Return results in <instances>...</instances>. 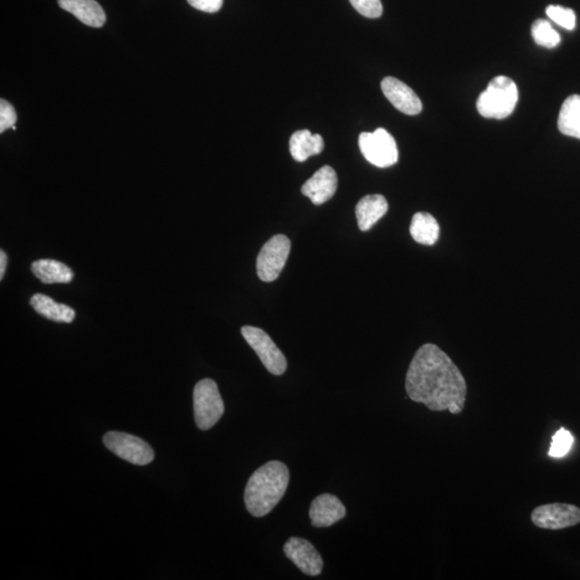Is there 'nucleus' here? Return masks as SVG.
I'll return each mask as SVG.
<instances>
[{
	"mask_svg": "<svg viewBox=\"0 0 580 580\" xmlns=\"http://www.w3.org/2000/svg\"><path fill=\"white\" fill-rule=\"evenodd\" d=\"M405 390L412 401L433 412L458 415L466 401L465 378L450 357L433 343L416 352L405 378Z\"/></svg>",
	"mask_w": 580,
	"mask_h": 580,
	"instance_id": "1",
	"label": "nucleus"
},
{
	"mask_svg": "<svg viewBox=\"0 0 580 580\" xmlns=\"http://www.w3.org/2000/svg\"><path fill=\"white\" fill-rule=\"evenodd\" d=\"M290 479V470L283 462H266L251 474L246 485V510L254 517L268 515L283 499Z\"/></svg>",
	"mask_w": 580,
	"mask_h": 580,
	"instance_id": "2",
	"label": "nucleus"
},
{
	"mask_svg": "<svg viewBox=\"0 0 580 580\" xmlns=\"http://www.w3.org/2000/svg\"><path fill=\"white\" fill-rule=\"evenodd\" d=\"M518 101V89L514 81L499 75L489 82L477 99L476 107L486 119L503 120L514 112Z\"/></svg>",
	"mask_w": 580,
	"mask_h": 580,
	"instance_id": "3",
	"label": "nucleus"
},
{
	"mask_svg": "<svg viewBox=\"0 0 580 580\" xmlns=\"http://www.w3.org/2000/svg\"><path fill=\"white\" fill-rule=\"evenodd\" d=\"M225 405L220 397L218 384L211 378H204L194 389V413L197 427L209 430L222 418Z\"/></svg>",
	"mask_w": 580,
	"mask_h": 580,
	"instance_id": "4",
	"label": "nucleus"
},
{
	"mask_svg": "<svg viewBox=\"0 0 580 580\" xmlns=\"http://www.w3.org/2000/svg\"><path fill=\"white\" fill-rule=\"evenodd\" d=\"M359 147L364 158L378 168H387L397 163L399 152L396 141L384 128L359 136Z\"/></svg>",
	"mask_w": 580,
	"mask_h": 580,
	"instance_id": "5",
	"label": "nucleus"
},
{
	"mask_svg": "<svg viewBox=\"0 0 580 580\" xmlns=\"http://www.w3.org/2000/svg\"><path fill=\"white\" fill-rule=\"evenodd\" d=\"M241 333L271 374L279 377L285 373L287 361L284 354L272 341L268 333L253 326L242 327Z\"/></svg>",
	"mask_w": 580,
	"mask_h": 580,
	"instance_id": "6",
	"label": "nucleus"
},
{
	"mask_svg": "<svg viewBox=\"0 0 580 580\" xmlns=\"http://www.w3.org/2000/svg\"><path fill=\"white\" fill-rule=\"evenodd\" d=\"M290 240L284 234H276L269 239L258 258V274L261 281L274 282L284 269L290 253Z\"/></svg>",
	"mask_w": 580,
	"mask_h": 580,
	"instance_id": "7",
	"label": "nucleus"
},
{
	"mask_svg": "<svg viewBox=\"0 0 580 580\" xmlns=\"http://www.w3.org/2000/svg\"><path fill=\"white\" fill-rule=\"evenodd\" d=\"M106 448L120 458L136 465H147L154 460V451L135 435L111 431L104 436Z\"/></svg>",
	"mask_w": 580,
	"mask_h": 580,
	"instance_id": "8",
	"label": "nucleus"
},
{
	"mask_svg": "<svg viewBox=\"0 0 580 580\" xmlns=\"http://www.w3.org/2000/svg\"><path fill=\"white\" fill-rule=\"evenodd\" d=\"M531 521L536 527L546 530H561L578 525L580 510L577 506L563 503L541 505L533 510Z\"/></svg>",
	"mask_w": 580,
	"mask_h": 580,
	"instance_id": "9",
	"label": "nucleus"
},
{
	"mask_svg": "<svg viewBox=\"0 0 580 580\" xmlns=\"http://www.w3.org/2000/svg\"><path fill=\"white\" fill-rule=\"evenodd\" d=\"M285 556L309 576H317L322 571L323 560L321 553L309 541L301 537H290L284 545Z\"/></svg>",
	"mask_w": 580,
	"mask_h": 580,
	"instance_id": "10",
	"label": "nucleus"
},
{
	"mask_svg": "<svg viewBox=\"0 0 580 580\" xmlns=\"http://www.w3.org/2000/svg\"><path fill=\"white\" fill-rule=\"evenodd\" d=\"M382 91L386 99L397 110L407 115H417L423 110V104L409 86L393 76L382 81Z\"/></svg>",
	"mask_w": 580,
	"mask_h": 580,
	"instance_id": "11",
	"label": "nucleus"
},
{
	"mask_svg": "<svg viewBox=\"0 0 580 580\" xmlns=\"http://www.w3.org/2000/svg\"><path fill=\"white\" fill-rule=\"evenodd\" d=\"M337 188L338 176L335 169L323 166L307 179L301 188V193L315 205H321L335 196Z\"/></svg>",
	"mask_w": 580,
	"mask_h": 580,
	"instance_id": "12",
	"label": "nucleus"
},
{
	"mask_svg": "<svg viewBox=\"0 0 580 580\" xmlns=\"http://www.w3.org/2000/svg\"><path fill=\"white\" fill-rule=\"evenodd\" d=\"M309 515L313 527L327 528L342 520L346 508L336 496L323 494L312 501Z\"/></svg>",
	"mask_w": 580,
	"mask_h": 580,
	"instance_id": "13",
	"label": "nucleus"
},
{
	"mask_svg": "<svg viewBox=\"0 0 580 580\" xmlns=\"http://www.w3.org/2000/svg\"><path fill=\"white\" fill-rule=\"evenodd\" d=\"M59 4L87 27L99 28L106 23L104 9L95 0H59Z\"/></svg>",
	"mask_w": 580,
	"mask_h": 580,
	"instance_id": "14",
	"label": "nucleus"
},
{
	"mask_svg": "<svg viewBox=\"0 0 580 580\" xmlns=\"http://www.w3.org/2000/svg\"><path fill=\"white\" fill-rule=\"evenodd\" d=\"M388 211V203L382 195H368L356 205L358 227L368 231Z\"/></svg>",
	"mask_w": 580,
	"mask_h": 580,
	"instance_id": "15",
	"label": "nucleus"
},
{
	"mask_svg": "<svg viewBox=\"0 0 580 580\" xmlns=\"http://www.w3.org/2000/svg\"><path fill=\"white\" fill-rule=\"evenodd\" d=\"M32 271L44 284H67L75 274L68 266L53 259H40L32 265Z\"/></svg>",
	"mask_w": 580,
	"mask_h": 580,
	"instance_id": "16",
	"label": "nucleus"
},
{
	"mask_svg": "<svg viewBox=\"0 0 580 580\" xmlns=\"http://www.w3.org/2000/svg\"><path fill=\"white\" fill-rule=\"evenodd\" d=\"M325 143L321 135H312L310 131H298L291 136L290 148L296 162L304 163L311 156L318 155L323 151Z\"/></svg>",
	"mask_w": 580,
	"mask_h": 580,
	"instance_id": "17",
	"label": "nucleus"
},
{
	"mask_svg": "<svg viewBox=\"0 0 580 580\" xmlns=\"http://www.w3.org/2000/svg\"><path fill=\"white\" fill-rule=\"evenodd\" d=\"M30 305L38 314L50 321L70 323L75 318V312L70 306L58 304L52 298L43 294L34 295L30 299Z\"/></svg>",
	"mask_w": 580,
	"mask_h": 580,
	"instance_id": "18",
	"label": "nucleus"
},
{
	"mask_svg": "<svg viewBox=\"0 0 580 580\" xmlns=\"http://www.w3.org/2000/svg\"><path fill=\"white\" fill-rule=\"evenodd\" d=\"M409 233L416 242L423 245H433L439 240L440 226L433 215L418 212L412 218Z\"/></svg>",
	"mask_w": 580,
	"mask_h": 580,
	"instance_id": "19",
	"label": "nucleus"
},
{
	"mask_svg": "<svg viewBox=\"0 0 580 580\" xmlns=\"http://www.w3.org/2000/svg\"><path fill=\"white\" fill-rule=\"evenodd\" d=\"M558 128L563 135L580 140V96L572 95L564 100L559 113Z\"/></svg>",
	"mask_w": 580,
	"mask_h": 580,
	"instance_id": "20",
	"label": "nucleus"
},
{
	"mask_svg": "<svg viewBox=\"0 0 580 580\" xmlns=\"http://www.w3.org/2000/svg\"><path fill=\"white\" fill-rule=\"evenodd\" d=\"M531 33L536 44L544 46V48H556L561 43L560 35L546 20H536L532 25Z\"/></svg>",
	"mask_w": 580,
	"mask_h": 580,
	"instance_id": "21",
	"label": "nucleus"
},
{
	"mask_svg": "<svg viewBox=\"0 0 580 580\" xmlns=\"http://www.w3.org/2000/svg\"><path fill=\"white\" fill-rule=\"evenodd\" d=\"M546 14L549 19L562 28L573 30L576 28V14L572 9L561 6H549L546 9Z\"/></svg>",
	"mask_w": 580,
	"mask_h": 580,
	"instance_id": "22",
	"label": "nucleus"
},
{
	"mask_svg": "<svg viewBox=\"0 0 580 580\" xmlns=\"http://www.w3.org/2000/svg\"><path fill=\"white\" fill-rule=\"evenodd\" d=\"M573 443V435L569 433L568 430H558L557 433L552 436L549 456L554 457V458H561V457L566 456L568 453Z\"/></svg>",
	"mask_w": 580,
	"mask_h": 580,
	"instance_id": "23",
	"label": "nucleus"
},
{
	"mask_svg": "<svg viewBox=\"0 0 580 580\" xmlns=\"http://www.w3.org/2000/svg\"><path fill=\"white\" fill-rule=\"evenodd\" d=\"M352 6L363 17L377 19L383 14L381 0H350Z\"/></svg>",
	"mask_w": 580,
	"mask_h": 580,
	"instance_id": "24",
	"label": "nucleus"
},
{
	"mask_svg": "<svg viewBox=\"0 0 580 580\" xmlns=\"http://www.w3.org/2000/svg\"><path fill=\"white\" fill-rule=\"evenodd\" d=\"M17 122V113L14 107L8 101L0 100V132L7 131L8 128H12Z\"/></svg>",
	"mask_w": 580,
	"mask_h": 580,
	"instance_id": "25",
	"label": "nucleus"
},
{
	"mask_svg": "<svg viewBox=\"0 0 580 580\" xmlns=\"http://www.w3.org/2000/svg\"><path fill=\"white\" fill-rule=\"evenodd\" d=\"M195 9L207 13H215L223 7V0H187Z\"/></svg>",
	"mask_w": 580,
	"mask_h": 580,
	"instance_id": "26",
	"label": "nucleus"
},
{
	"mask_svg": "<svg viewBox=\"0 0 580 580\" xmlns=\"http://www.w3.org/2000/svg\"><path fill=\"white\" fill-rule=\"evenodd\" d=\"M8 264L7 254L4 250L0 251V280L4 279V272H6Z\"/></svg>",
	"mask_w": 580,
	"mask_h": 580,
	"instance_id": "27",
	"label": "nucleus"
}]
</instances>
